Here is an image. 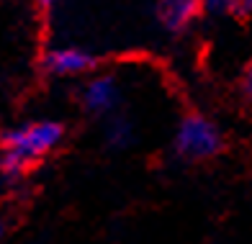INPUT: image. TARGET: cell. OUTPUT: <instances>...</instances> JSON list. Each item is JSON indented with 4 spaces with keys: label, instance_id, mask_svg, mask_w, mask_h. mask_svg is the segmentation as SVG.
Wrapping results in <instances>:
<instances>
[{
    "label": "cell",
    "instance_id": "1",
    "mask_svg": "<svg viewBox=\"0 0 252 244\" xmlns=\"http://www.w3.org/2000/svg\"><path fill=\"white\" fill-rule=\"evenodd\" d=\"M62 136L64 126L60 121H29L24 126H16L3 136L0 170L5 175H21V172H26L29 165L54 152Z\"/></svg>",
    "mask_w": 252,
    "mask_h": 244
},
{
    "label": "cell",
    "instance_id": "8",
    "mask_svg": "<svg viewBox=\"0 0 252 244\" xmlns=\"http://www.w3.org/2000/svg\"><path fill=\"white\" fill-rule=\"evenodd\" d=\"M237 10H239V13H252V3H239Z\"/></svg>",
    "mask_w": 252,
    "mask_h": 244
},
{
    "label": "cell",
    "instance_id": "5",
    "mask_svg": "<svg viewBox=\"0 0 252 244\" xmlns=\"http://www.w3.org/2000/svg\"><path fill=\"white\" fill-rule=\"evenodd\" d=\"M198 13V3L193 0H170V3H159L157 16L159 21L170 29H183L186 23H190Z\"/></svg>",
    "mask_w": 252,
    "mask_h": 244
},
{
    "label": "cell",
    "instance_id": "3",
    "mask_svg": "<svg viewBox=\"0 0 252 244\" xmlns=\"http://www.w3.org/2000/svg\"><path fill=\"white\" fill-rule=\"evenodd\" d=\"M93 67H95V57L85 49H77V46H54V49L44 54V69L60 77L83 75Z\"/></svg>",
    "mask_w": 252,
    "mask_h": 244
},
{
    "label": "cell",
    "instance_id": "9",
    "mask_svg": "<svg viewBox=\"0 0 252 244\" xmlns=\"http://www.w3.org/2000/svg\"><path fill=\"white\" fill-rule=\"evenodd\" d=\"M0 237H3V226H0Z\"/></svg>",
    "mask_w": 252,
    "mask_h": 244
},
{
    "label": "cell",
    "instance_id": "6",
    "mask_svg": "<svg viewBox=\"0 0 252 244\" xmlns=\"http://www.w3.org/2000/svg\"><path fill=\"white\" fill-rule=\"evenodd\" d=\"M108 142H111L113 147H124L126 142H129V123H126L124 119H113V121H111Z\"/></svg>",
    "mask_w": 252,
    "mask_h": 244
},
{
    "label": "cell",
    "instance_id": "4",
    "mask_svg": "<svg viewBox=\"0 0 252 244\" xmlns=\"http://www.w3.org/2000/svg\"><path fill=\"white\" fill-rule=\"evenodd\" d=\"M119 98H121L119 83H116V77H111V75L93 77L83 90L85 108L93 111V113H111L113 108H116Z\"/></svg>",
    "mask_w": 252,
    "mask_h": 244
},
{
    "label": "cell",
    "instance_id": "2",
    "mask_svg": "<svg viewBox=\"0 0 252 244\" xmlns=\"http://www.w3.org/2000/svg\"><path fill=\"white\" fill-rule=\"evenodd\" d=\"M175 154L183 159L198 162V159H209L221 149V134L219 129L198 113H188L186 119L178 123L175 131Z\"/></svg>",
    "mask_w": 252,
    "mask_h": 244
},
{
    "label": "cell",
    "instance_id": "7",
    "mask_svg": "<svg viewBox=\"0 0 252 244\" xmlns=\"http://www.w3.org/2000/svg\"><path fill=\"white\" fill-rule=\"evenodd\" d=\"M242 90H245V95L252 100V67L247 69V75H245V83H242Z\"/></svg>",
    "mask_w": 252,
    "mask_h": 244
}]
</instances>
